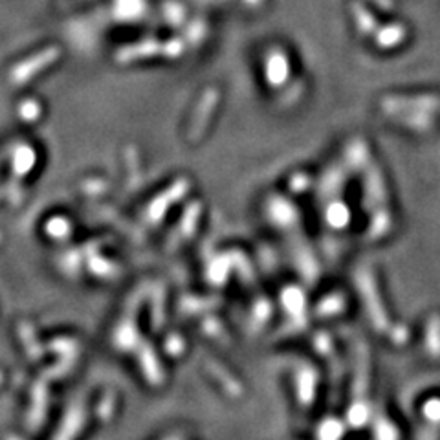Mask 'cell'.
<instances>
[{
  "mask_svg": "<svg viewBox=\"0 0 440 440\" xmlns=\"http://www.w3.org/2000/svg\"><path fill=\"white\" fill-rule=\"evenodd\" d=\"M246 2H250V4H259L261 0H246Z\"/></svg>",
  "mask_w": 440,
  "mask_h": 440,
  "instance_id": "52a82bcc",
  "label": "cell"
},
{
  "mask_svg": "<svg viewBox=\"0 0 440 440\" xmlns=\"http://www.w3.org/2000/svg\"><path fill=\"white\" fill-rule=\"evenodd\" d=\"M376 6H380V8H384V10H391L393 8V0H373Z\"/></svg>",
  "mask_w": 440,
  "mask_h": 440,
  "instance_id": "8992f818",
  "label": "cell"
},
{
  "mask_svg": "<svg viewBox=\"0 0 440 440\" xmlns=\"http://www.w3.org/2000/svg\"><path fill=\"white\" fill-rule=\"evenodd\" d=\"M352 11H354V19H356L358 28H360L361 32L363 33L375 32V28H376L375 17H373V15L363 8V6L356 2V4H352Z\"/></svg>",
  "mask_w": 440,
  "mask_h": 440,
  "instance_id": "5b68a950",
  "label": "cell"
},
{
  "mask_svg": "<svg viewBox=\"0 0 440 440\" xmlns=\"http://www.w3.org/2000/svg\"><path fill=\"white\" fill-rule=\"evenodd\" d=\"M167 53V44H158V42H141L136 46L125 48L119 52V61H134L140 57L153 56V53Z\"/></svg>",
  "mask_w": 440,
  "mask_h": 440,
  "instance_id": "3957f363",
  "label": "cell"
},
{
  "mask_svg": "<svg viewBox=\"0 0 440 440\" xmlns=\"http://www.w3.org/2000/svg\"><path fill=\"white\" fill-rule=\"evenodd\" d=\"M59 53L61 52H59L57 48H48V50L37 53V56L28 59V61L20 63V65L13 70V81L15 83H24V81L32 79L33 75L39 74L42 68H46V66L52 65L57 57H59Z\"/></svg>",
  "mask_w": 440,
  "mask_h": 440,
  "instance_id": "6da1fadb",
  "label": "cell"
},
{
  "mask_svg": "<svg viewBox=\"0 0 440 440\" xmlns=\"http://www.w3.org/2000/svg\"><path fill=\"white\" fill-rule=\"evenodd\" d=\"M403 37H406V30H403L402 26H399V24H393V26H387L385 30H382V32L376 35V41H378L380 46L391 48L396 46Z\"/></svg>",
  "mask_w": 440,
  "mask_h": 440,
  "instance_id": "277c9868",
  "label": "cell"
},
{
  "mask_svg": "<svg viewBox=\"0 0 440 440\" xmlns=\"http://www.w3.org/2000/svg\"><path fill=\"white\" fill-rule=\"evenodd\" d=\"M288 72H290V68H288V59H286L285 53L273 50V52L268 56L266 63V74L270 83L281 84L283 81L288 77Z\"/></svg>",
  "mask_w": 440,
  "mask_h": 440,
  "instance_id": "7a4b0ae2",
  "label": "cell"
}]
</instances>
